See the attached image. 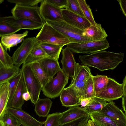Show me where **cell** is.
I'll list each match as a JSON object with an SVG mask.
<instances>
[{
    "mask_svg": "<svg viewBox=\"0 0 126 126\" xmlns=\"http://www.w3.org/2000/svg\"><path fill=\"white\" fill-rule=\"evenodd\" d=\"M124 53L102 50L88 55L79 56L81 64L101 71L113 70L123 60Z\"/></svg>",
    "mask_w": 126,
    "mask_h": 126,
    "instance_id": "cell-1",
    "label": "cell"
},
{
    "mask_svg": "<svg viewBox=\"0 0 126 126\" xmlns=\"http://www.w3.org/2000/svg\"><path fill=\"white\" fill-rule=\"evenodd\" d=\"M48 24L67 38L71 43L82 44L93 41L87 36L84 31L75 27L63 20L55 21H46Z\"/></svg>",
    "mask_w": 126,
    "mask_h": 126,
    "instance_id": "cell-2",
    "label": "cell"
},
{
    "mask_svg": "<svg viewBox=\"0 0 126 126\" xmlns=\"http://www.w3.org/2000/svg\"><path fill=\"white\" fill-rule=\"evenodd\" d=\"M21 69L27 91L30 95V100L35 104L40 98L42 86L30 64H23Z\"/></svg>",
    "mask_w": 126,
    "mask_h": 126,
    "instance_id": "cell-3",
    "label": "cell"
},
{
    "mask_svg": "<svg viewBox=\"0 0 126 126\" xmlns=\"http://www.w3.org/2000/svg\"><path fill=\"white\" fill-rule=\"evenodd\" d=\"M36 38L39 45L49 43L63 47L71 43L67 38L46 22Z\"/></svg>",
    "mask_w": 126,
    "mask_h": 126,
    "instance_id": "cell-4",
    "label": "cell"
},
{
    "mask_svg": "<svg viewBox=\"0 0 126 126\" xmlns=\"http://www.w3.org/2000/svg\"><path fill=\"white\" fill-rule=\"evenodd\" d=\"M69 78L61 69L57 73L55 77L42 87L43 94L45 96L51 99H54L59 96L67 84Z\"/></svg>",
    "mask_w": 126,
    "mask_h": 126,
    "instance_id": "cell-5",
    "label": "cell"
},
{
    "mask_svg": "<svg viewBox=\"0 0 126 126\" xmlns=\"http://www.w3.org/2000/svg\"><path fill=\"white\" fill-rule=\"evenodd\" d=\"M12 16L43 25L46 23L40 13V7L24 6L15 5L11 10Z\"/></svg>",
    "mask_w": 126,
    "mask_h": 126,
    "instance_id": "cell-6",
    "label": "cell"
},
{
    "mask_svg": "<svg viewBox=\"0 0 126 126\" xmlns=\"http://www.w3.org/2000/svg\"><path fill=\"white\" fill-rule=\"evenodd\" d=\"M66 46L72 52L88 54L104 50L110 47L106 39L100 41H91L82 44L71 43Z\"/></svg>",
    "mask_w": 126,
    "mask_h": 126,
    "instance_id": "cell-7",
    "label": "cell"
},
{
    "mask_svg": "<svg viewBox=\"0 0 126 126\" xmlns=\"http://www.w3.org/2000/svg\"><path fill=\"white\" fill-rule=\"evenodd\" d=\"M38 44L36 37L25 39L12 56L14 65L20 67L24 63L33 49Z\"/></svg>",
    "mask_w": 126,
    "mask_h": 126,
    "instance_id": "cell-8",
    "label": "cell"
},
{
    "mask_svg": "<svg viewBox=\"0 0 126 126\" xmlns=\"http://www.w3.org/2000/svg\"><path fill=\"white\" fill-rule=\"evenodd\" d=\"M122 85L114 79L108 77V81L106 88L96 94V96L109 102L117 99L123 96Z\"/></svg>",
    "mask_w": 126,
    "mask_h": 126,
    "instance_id": "cell-9",
    "label": "cell"
},
{
    "mask_svg": "<svg viewBox=\"0 0 126 126\" xmlns=\"http://www.w3.org/2000/svg\"><path fill=\"white\" fill-rule=\"evenodd\" d=\"M100 113L113 120L117 126H126V114L112 101L107 103Z\"/></svg>",
    "mask_w": 126,
    "mask_h": 126,
    "instance_id": "cell-10",
    "label": "cell"
},
{
    "mask_svg": "<svg viewBox=\"0 0 126 126\" xmlns=\"http://www.w3.org/2000/svg\"><path fill=\"white\" fill-rule=\"evenodd\" d=\"M63 20L69 24L84 30L91 24L84 17L79 16L66 9L61 10Z\"/></svg>",
    "mask_w": 126,
    "mask_h": 126,
    "instance_id": "cell-11",
    "label": "cell"
},
{
    "mask_svg": "<svg viewBox=\"0 0 126 126\" xmlns=\"http://www.w3.org/2000/svg\"><path fill=\"white\" fill-rule=\"evenodd\" d=\"M60 96L63 106L71 107L80 105L81 98L79 94L73 85L64 88Z\"/></svg>",
    "mask_w": 126,
    "mask_h": 126,
    "instance_id": "cell-12",
    "label": "cell"
},
{
    "mask_svg": "<svg viewBox=\"0 0 126 126\" xmlns=\"http://www.w3.org/2000/svg\"><path fill=\"white\" fill-rule=\"evenodd\" d=\"M61 9L54 6L43 0L41 3L40 10L41 15L43 19L47 21H55L60 19L63 20Z\"/></svg>",
    "mask_w": 126,
    "mask_h": 126,
    "instance_id": "cell-13",
    "label": "cell"
},
{
    "mask_svg": "<svg viewBox=\"0 0 126 126\" xmlns=\"http://www.w3.org/2000/svg\"><path fill=\"white\" fill-rule=\"evenodd\" d=\"M62 69L67 76L72 79L75 74L77 63L72 52L66 47L62 49Z\"/></svg>",
    "mask_w": 126,
    "mask_h": 126,
    "instance_id": "cell-14",
    "label": "cell"
},
{
    "mask_svg": "<svg viewBox=\"0 0 126 126\" xmlns=\"http://www.w3.org/2000/svg\"><path fill=\"white\" fill-rule=\"evenodd\" d=\"M6 110L18 120L22 126H42L44 124V121L37 120L22 109L8 107Z\"/></svg>",
    "mask_w": 126,
    "mask_h": 126,
    "instance_id": "cell-15",
    "label": "cell"
},
{
    "mask_svg": "<svg viewBox=\"0 0 126 126\" xmlns=\"http://www.w3.org/2000/svg\"><path fill=\"white\" fill-rule=\"evenodd\" d=\"M0 21L13 27L20 29L30 30L41 29L43 25L36 22L22 19L16 18L12 16L1 17Z\"/></svg>",
    "mask_w": 126,
    "mask_h": 126,
    "instance_id": "cell-16",
    "label": "cell"
},
{
    "mask_svg": "<svg viewBox=\"0 0 126 126\" xmlns=\"http://www.w3.org/2000/svg\"><path fill=\"white\" fill-rule=\"evenodd\" d=\"M89 114L84 108L78 106L70 107L67 110L61 113L60 125L69 123Z\"/></svg>",
    "mask_w": 126,
    "mask_h": 126,
    "instance_id": "cell-17",
    "label": "cell"
},
{
    "mask_svg": "<svg viewBox=\"0 0 126 126\" xmlns=\"http://www.w3.org/2000/svg\"><path fill=\"white\" fill-rule=\"evenodd\" d=\"M38 62L41 68L50 80L61 70L58 60L49 57L43 58Z\"/></svg>",
    "mask_w": 126,
    "mask_h": 126,
    "instance_id": "cell-18",
    "label": "cell"
},
{
    "mask_svg": "<svg viewBox=\"0 0 126 126\" xmlns=\"http://www.w3.org/2000/svg\"><path fill=\"white\" fill-rule=\"evenodd\" d=\"M28 33V31L26 30L22 33H14L2 37L0 42L6 51H10L11 47L22 42Z\"/></svg>",
    "mask_w": 126,
    "mask_h": 126,
    "instance_id": "cell-19",
    "label": "cell"
},
{
    "mask_svg": "<svg viewBox=\"0 0 126 126\" xmlns=\"http://www.w3.org/2000/svg\"><path fill=\"white\" fill-rule=\"evenodd\" d=\"M27 91L25 84L23 74L17 88L14 94L10 107L18 109H22L24 103L22 97L23 93Z\"/></svg>",
    "mask_w": 126,
    "mask_h": 126,
    "instance_id": "cell-20",
    "label": "cell"
},
{
    "mask_svg": "<svg viewBox=\"0 0 126 126\" xmlns=\"http://www.w3.org/2000/svg\"><path fill=\"white\" fill-rule=\"evenodd\" d=\"M87 35L93 41H100L108 37L105 30L101 24L96 23L95 25H91L84 30Z\"/></svg>",
    "mask_w": 126,
    "mask_h": 126,
    "instance_id": "cell-21",
    "label": "cell"
},
{
    "mask_svg": "<svg viewBox=\"0 0 126 126\" xmlns=\"http://www.w3.org/2000/svg\"><path fill=\"white\" fill-rule=\"evenodd\" d=\"M52 102L48 98H39L34 104V111L39 117H47L52 107Z\"/></svg>",
    "mask_w": 126,
    "mask_h": 126,
    "instance_id": "cell-22",
    "label": "cell"
},
{
    "mask_svg": "<svg viewBox=\"0 0 126 126\" xmlns=\"http://www.w3.org/2000/svg\"><path fill=\"white\" fill-rule=\"evenodd\" d=\"M20 67L14 65L12 67L6 68L0 63V84L8 81L17 75L21 71Z\"/></svg>",
    "mask_w": 126,
    "mask_h": 126,
    "instance_id": "cell-23",
    "label": "cell"
},
{
    "mask_svg": "<svg viewBox=\"0 0 126 126\" xmlns=\"http://www.w3.org/2000/svg\"><path fill=\"white\" fill-rule=\"evenodd\" d=\"M92 75L89 67L85 65H81L77 63L75 74L72 79L71 85L78 81H86Z\"/></svg>",
    "mask_w": 126,
    "mask_h": 126,
    "instance_id": "cell-24",
    "label": "cell"
},
{
    "mask_svg": "<svg viewBox=\"0 0 126 126\" xmlns=\"http://www.w3.org/2000/svg\"><path fill=\"white\" fill-rule=\"evenodd\" d=\"M9 82L0 84V119L6 110L9 98Z\"/></svg>",
    "mask_w": 126,
    "mask_h": 126,
    "instance_id": "cell-25",
    "label": "cell"
},
{
    "mask_svg": "<svg viewBox=\"0 0 126 126\" xmlns=\"http://www.w3.org/2000/svg\"><path fill=\"white\" fill-rule=\"evenodd\" d=\"M90 118L97 126H117L114 121L100 112L89 114Z\"/></svg>",
    "mask_w": 126,
    "mask_h": 126,
    "instance_id": "cell-26",
    "label": "cell"
},
{
    "mask_svg": "<svg viewBox=\"0 0 126 126\" xmlns=\"http://www.w3.org/2000/svg\"><path fill=\"white\" fill-rule=\"evenodd\" d=\"M47 57H50L38 44L33 49L24 63L30 64L37 62L43 58Z\"/></svg>",
    "mask_w": 126,
    "mask_h": 126,
    "instance_id": "cell-27",
    "label": "cell"
},
{
    "mask_svg": "<svg viewBox=\"0 0 126 126\" xmlns=\"http://www.w3.org/2000/svg\"><path fill=\"white\" fill-rule=\"evenodd\" d=\"M105 100L95 96L93 97L92 102L88 105L83 108L89 114L100 112L107 103Z\"/></svg>",
    "mask_w": 126,
    "mask_h": 126,
    "instance_id": "cell-28",
    "label": "cell"
},
{
    "mask_svg": "<svg viewBox=\"0 0 126 126\" xmlns=\"http://www.w3.org/2000/svg\"><path fill=\"white\" fill-rule=\"evenodd\" d=\"M39 45L50 58L58 60L63 47L49 43L42 44Z\"/></svg>",
    "mask_w": 126,
    "mask_h": 126,
    "instance_id": "cell-29",
    "label": "cell"
},
{
    "mask_svg": "<svg viewBox=\"0 0 126 126\" xmlns=\"http://www.w3.org/2000/svg\"><path fill=\"white\" fill-rule=\"evenodd\" d=\"M30 64L42 87L44 86L50 80L46 75L38 62Z\"/></svg>",
    "mask_w": 126,
    "mask_h": 126,
    "instance_id": "cell-30",
    "label": "cell"
},
{
    "mask_svg": "<svg viewBox=\"0 0 126 126\" xmlns=\"http://www.w3.org/2000/svg\"><path fill=\"white\" fill-rule=\"evenodd\" d=\"M93 78L96 95L106 88L108 77L105 75H97L93 76Z\"/></svg>",
    "mask_w": 126,
    "mask_h": 126,
    "instance_id": "cell-31",
    "label": "cell"
},
{
    "mask_svg": "<svg viewBox=\"0 0 126 126\" xmlns=\"http://www.w3.org/2000/svg\"><path fill=\"white\" fill-rule=\"evenodd\" d=\"M22 75L21 70L17 75L10 80L8 81L9 85V98L7 108L10 106L14 93L17 88L19 81Z\"/></svg>",
    "mask_w": 126,
    "mask_h": 126,
    "instance_id": "cell-32",
    "label": "cell"
},
{
    "mask_svg": "<svg viewBox=\"0 0 126 126\" xmlns=\"http://www.w3.org/2000/svg\"><path fill=\"white\" fill-rule=\"evenodd\" d=\"M82 10L84 17L91 25H95L96 23L94 18L93 13L89 6L85 0H77Z\"/></svg>",
    "mask_w": 126,
    "mask_h": 126,
    "instance_id": "cell-33",
    "label": "cell"
},
{
    "mask_svg": "<svg viewBox=\"0 0 126 126\" xmlns=\"http://www.w3.org/2000/svg\"><path fill=\"white\" fill-rule=\"evenodd\" d=\"M0 63L4 67L7 68L12 67L14 65L12 57L7 53L0 42Z\"/></svg>",
    "mask_w": 126,
    "mask_h": 126,
    "instance_id": "cell-34",
    "label": "cell"
},
{
    "mask_svg": "<svg viewBox=\"0 0 126 126\" xmlns=\"http://www.w3.org/2000/svg\"><path fill=\"white\" fill-rule=\"evenodd\" d=\"M21 30L0 21V37L13 34Z\"/></svg>",
    "mask_w": 126,
    "mask_h": 126,
    "instance_id": "cell-35",
    "label": "cell"
},
{
    "mask_svg": "<svg viewBox=\"0 0 126 126\" xmlns=\"http://www.w3.org/2000/svg\"><path fill=\"white\" fill-rule=\"evenodd\" d=\"M92 75L87 80L84 95L82 99L90 98L96 96Z\"/></svg>",
    "mask_w": 126,
    "mask_h": 126,
    "instance_id": "cell-36",
    "label": "cell"
},
{
    "mask_svg": "<svg viewBox=\"0 0 126 126\" xmlns=\"http://www.w3.org/2000/svg\"><path fill=\"white\" fill-rule=\"evenodd\" d=\"M61 113L56 112L49 114L44 123V126H58Z\"/></svg>",
    "mask_w": 126,
    "mask_h": 126,
    "instance_id": "cell-37",
    "label": "cell"
},
{
    "mask_svg": "<svg viewBox=\"0 0 126 126\" xmlns=\"http://www.w3.org/2000/svg\"><path fill=\"white\" fill-rule=\"evenodd\" d=\"M6 123L8 126H20L21 123L15 117L6 111L0 120Z\"/></svg>",
    "mask_w": 126,
    "mask_h": 126,
    "instance_id": "cell-38",
    "label": "cell"
},
{
    "mask_svg": "<svg viewBox=\"0 0 126 126\" xmlns=\"http://www.w3.org/2000/svg\"><path fill=\"white\" fill-rule=\"evenodd\" d=\"M68 4L66 9L81 16L84 14L77 0H67Z\"/></svg>",
    "mask_w": 126,
    "mask_h": 126,
    "instance_id": "cell-39",
    "label": "cell"
},
{
    "mask_svg": "<svg viewBox=\"0 0 126 126\" xmlns=\"http://www.w3.org/2000/svg\"><path fill=\"white\" fill-rule=\"evenodd\" d=\"M43 0H8L9 2L13 3L24 6H37L39 3H41Z\"/></svg>",
    "mask_w": 126,
    "mask_h": 126,
    "instance_id": "cell-40",
    "label": "cell"
},
{
    "mask_svg": "<svg viewBox=\"0 0 126 126\" xmlns=\"http://www.w3.org/2000/svg\"><path fill=\"white\" fill-rule=\"evenodd\" d=\"M89 114L84 116L74 121L58 126H84L90 119Z\"/></svg>",
    "mask_w": 126,
    "mask_h": 126,
    "instance_id": "cell-41",
    "label": "cell"
},
{
    "mask_svg": "<svg viewBox=\"0 0 126 126\" xmlns=\"http://www.w3.org/2000/svg\"><path fill=\"white\" fill-rule=\"evenodd\" d=\"M86 81H78L70 86L73 85L78 92L81 99L84 95Z\"/></svg>",
    "mask_w": 126,
    "mask_h": 126,
    "instance_id": "cell-42",
    "label": "cell"
},
{
    "mask_svg": "<svg viewBox=\"0 0 126 126\" xmlns=\"http://www.w3.org/2000/svg\"><path fill=\"white\" fill-rule=\"evenodd\" d=\"M56 7L60 9L66 8L68 2L67 0H46Z\"/></svg>",
    "mask_w": 126,
    "mask_h": 126,
    "instance_id": "cell-43",
    "label": "cell"
},
{
    "mask_svg": "<svg viewBox=\"0 0 126 126\" xmlns=\"http://www.w3.org/2000/svg\"><path fill=\"white\" fill-rule=\"evenodd\" d=\"M117 1L119 4L121 10L126 17V0H118Z\"/></svg>",
    "mask_w": 126,
    "mask_h": 126,
    "instance_id": "cell-44",
    "label": "cell"
},
{
    "mask_svg": "<svg viewBox=\"0 0 126 126\" xmlns=\"http://www.w3.org/2000/svg\"><path fill=\"white\" fill-rule=\"evenodd\" d=\"M93 98H83L81 99L80 105L84 107L88 105L92 102Z\"/></svg>",
    "mask_w": 126,
    "mask_h": 126,
    "instance_id": "cell-45",
    "label": "cell"
},
{
    "mask_svg": "<svg viewBox=\"0 0 126 126\" xmlns=\"http://www.w3.org/2000/svg\"><path fill=\"white\" fill-rule=\"evenodd\" d=\"M22 97L23 99L26 101L31 99L30 95L29 92L27 91H26L23 93Z\"/></svg>",
    "mask_w": 126,
    "mask_h": 126,
    "instance_id": "cell-46",
    "label": "cell"
},
{
    "mask_svg": "<svg viewBox=\"0 0 126 126\" xmlns=\"http://www.w3.org/2000/svg\"><path fill=\"white\" fill-rule=\"evenodd\" d=\"M122 105L123 109L126 114V94L123 95L122 98Z\"/></svg>",
    "mask_w": 126,
    "mask_h": 126,
    "instance_id": "cell-47",
    "label": "cell"
},
{
    "mask_svg": "<svg viewBox=\"0 0 126 126\" xmlns=\"http://www.w3.org/2000/svg\"><path fill=\"white\" fill-rule=\"evenodd\" d=\"M123 90V95L126 94V74L124 78L122 84Z\"/></svg>",
    "mask_w": 126,
    "mask_h": 126,
    "instance_id": "cell-48",
    "label": "cell"
},
{
    "mask_svg": "<svg viewBox=\"0 0 126 126\" xmlns=\"http://www.w3.org/2000/svg\"><path fill=\"white\" fill-rule=\"evenodd\" d=\"M87 126H97L95 125L91 119H89L87 123Z\"/></svg>",
    "mask_w": 126,
    "mask_h": 126,
    "instance_id": "cell-49",
    "label": "cell"
},
{
    "mask_svg": "<svg viewBox=\"0 0 126 126\" xmlns=\"http://www.w3.org/2000/svg\"><path fill=\"white\" fill-rule=\"evenodd\" d=\"M0 126H4V123L1 122L0 123Z\"/></svg>",
    "mask_w": 126,
    "mask_h": 126,
    "instance_id": "cell-50",
    "label": "cell"
},
{
    "mask_svg": "<svg viewBox=\"0 0 126 126\" xmlns=\"http://www.w3.org/2000/svg\"><path fill=\"white\" fill-rule=\"evenodd\" d=\"M4 126H8V125L6 123L4 122Z\"/></svg>",
    "mask_w": 126,
    "mask_h": 126,
    "instance_id": "cell-51",
    "label": "cell"
},
{
    "mask_svg": "<svg viewBox=\"0 0 126 126\" xmlns=\"http://www.w3.org/2000/svg\"><path fill=\"white\" fill-rule=\"evenodd\" d=\"M84 126H87V123Z\"/></svg>",
    "mask_w": 126,
    "mask_h": 126,
    "instance_id": "cell-52",
    "label": "cell"
},
{
    "mask_svg": "<svg viewBox=\"0 0 126 126\" xmlns=\"http://www.w3.org/2000/svg\"></svg>",
    "mask_w": 126,
    "mask_h": 126,
    "instance_id": "cell-53",
    "label": "cell"
}]
</instances>
